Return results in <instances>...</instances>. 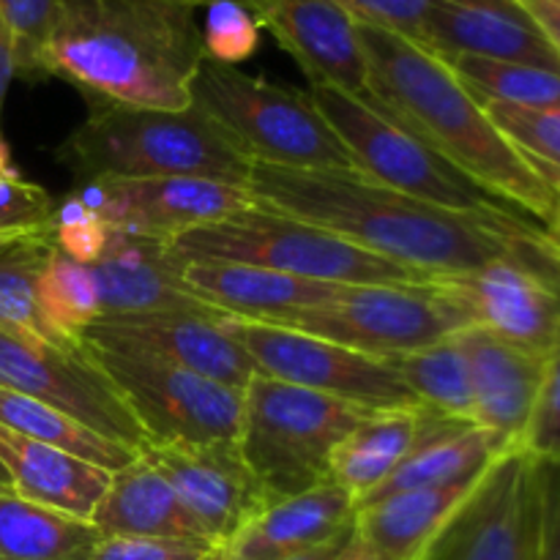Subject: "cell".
Instances as JSON below:
<instances>
[{
  "label": "cell",
  "instance_id": "7a4b0ae2",
  "mask_svg": "<svg viewBox=\"0 0 560 560\" xmlns=\"http://www.w3.org/2000/svg\"><path fill=\"white\" fill-rule=\"evenodd\" d=\"M208 0H60L44 77L74 85L88 102L191 107V80L206 60L200 11Z\"/></svg>",
  "mask_w": 560,
  "mask_h": 560
},
{
  "label": "cell",
  "instance_id": "30bf717a",
  "mask_svg": "<svg viewBox=\"0 0 560 560\" xmlns=\"http://www.w3.org/2000/svg\"><path fill=\"white\" fill-rule=\"evenodd\" d=\"M88 345V342H85ZM135 413L145 446H206L238 438L244 392L140 353L88 345Z\"/></svg>",
  "mask_w": 560,
  "mask_h": 560
},
{
  "label": "cell",
  "instance_id": "44dd1931",
  "mask_svg": "<svg viewBox=\"0 0 560 560\" xmlns=\"http://www.w3.org/2000/svg\"><path fill=\"white\" fill-rule=\"evenodd\" d=\"M474 386V421L509 446L520 448L536 394L545 375L547 355L525 350L481 326L459 331Z\"/></svg>",
  "mask_w": 560,
  "mask_h": 560
},
{
  "label": "cell",
  "instance_id": "5bb4252c",
  "mask_svg": "<svg viewBox=\"0 0 560 560\" xmlns=\"http://www.w3.org/2000/svg\"><path fill=\"white\" fill-rule=\"evenodd\" d=\"M424 560H539L534 459L520 448L503 454Z\"/></svg>",
  "mask_w": 560,
  "mask_h": 560
},
{
  "label": "cell",
  "instance_id": "d590c367",
  "mask_svg": "<svg viewBox=\"0 0 560 560\" xmlns=\"http://www.w3.org/2000/svg\"><path fill=\"white\" fill-rule=\"evenodd\" d=\"M492 124L534 159L541 170L560 173V104L556 107H512V104L481 102Z\"/></svg>",
  "mask_w": 560,
  "mask_h": 560
},
{
  "label": "cell",
  "instance_id": "cb8c5ba5",
  "mask_svg": "<svg viewBox=\"0 0 560 560\" xmlns=\"http://www.w3.org/2000/svg\"><path fill=\"white\" fill-rule=\"evenodd\" d=\"M355 509V498L334 481L301 495L271 501L230 541L228 560H288L301 556L353 528Z\"/></svg>",
  "mask_w": 560,
  "mask_h": 560
},
{
  "label": "cell",
  "instance_id": "ab89813d",
  "mask_svg": "<svg viewBox=\"0 0 560 560\" xmlns=\"http://www.w3.org/2000/svg\"><path fill=\"white\" fill-rule=\"evenodd\" d=\"M520 452L534 463H560V339L545 359V375Z\"/></svg>",
  "mask_w": 560,
  "mask_h": 560
},
{
  "label": "cell",
  "instance_id": "b9f144b4",
  "mask_svg": "<svg viewBox=\"0 0 560 560\" xmlns=\"http://www.w3.org/2000/svg\"><path fill=\"white\" fill-rule=\"evenodd\" d=\"M337 3L355 22L386 27L419 44L432 0H337Z\"/></svg>",
  "mask_w": 560,
  "mask_h": 560
},
{
  "label": "cell",
  "instance_id": "8fae6325",
  "mask_svg": "<svg viewBox=\"0 0 560 560\" xmlns=\"http://www.w3.org/2000/svg\"><path fill=\"white\" fill-rule=\"evenodd\" d=\"M233 331L257 375L320 392L370 413L424 408L405 386L394 361L273 323L235 317Z\"/></svg>",
  "mask_w": 560,
  "mask_h": 560
},
{
  "label": "cell",
  "instance_id": "60d3db41",
  "mask_svg": "<svg viewBox=\"0 0 560 560\" xmlns=\"http://www.w3.org/2000/svg\"><path fill=\"white\" fill-rule=\"evenodd\" d=\"M88 560H228V547L186 539H98Z\"/></svg>",
  "mask_w": 560,
  "mask_h": 560
},
{
  "label": "cell",
  "instance_id": "603a6c76",
  "mask_svg": "<svg viewBox=\"0 0 560 560\" xmlns=\"http://www.w3.org/2000/svg\"><path fill=\"white\" fill-rule=\"evenodd\" d=\"M512 448L514 446H509L506 441H501V438L492 435L485 427L474 424V421L454 419V416H443L427 408L408 457L388 476L386 485L372 492L359 506L370 501H381V498L394 495V492L479 479Z\"/></svg>",
  "mask_w": 560,
  "mask_h": 560
},
{
  "label": "cell",
  "instance_id": "c3c4849f",
  "mask_svg": "<svg viewBox=\"0 0 560 560\" xmlns=\"http://www.w3.org/2000/svg\"><path fill=\"white\" fill-rule=\"evenodd\" d=\"M334 560H377V558L372 556L370 550H366V545L359 539V536H355V528H353V536H350V541L345 545V550L339 552V556Z\"/></svg>",
  "mask_w": 560,
  "mask_h": 560
},
{
  "label": "cell",
  "instance_id": "f6af8a7d",
  "mask_svg": "<svg viewBox=\"0 0 560 560\" xmlns=\"http://www.w3.org/2000/svg\"><path fill=\"white\" fill-rule=\"evenodd\" d=\"M16 77V63H14V44H11L9 31H5L3 20H0V142H3V107L5 96H9L11 80Z\"/></svg>",
  "mask_w": 560,
  "mask_h": 560
},
{
  "label": "cell",
  "instance_id": "3957f363",
  "mask_svg": "<svg viewBox=\"0 0 560 560\" xmlns=\"http://www.w3.org/2000/svg\"><path fill=\"white\" fill-rule=\"evenodd\" d=\"M355 25L366 60V93L495 200L547 228L556 191L545 170L492 124L452 66L399 33Z\"/></svg>",
  "mask_w": 560,
  "mask_h": 560
},
{
  "label": "cell",
  "instance_id": "9a60e30c",
  "mask_svg": "<svg viewBox=\"0 0 560 560\" xmlns=\"http://www.w3.org/2000/svg\"><path fill=\"white\" fill-rule=\"evenodd\" d=\"M113 230L173 241L255 206L246 186L211 178H98L71 186Z\"/></svg>",
  "mask_w": 560,
  "mask_h": 560
},
{
  "label": "cell",
  "instance_id": "4dcf8cb0",
  "mask_svg": "<svg viewBox=\"0 0 560 560\" xmlns=\"http://www.w3.org/2000/svg\"><path fill=\"white\" fill-rule=\"evenodd\" d=\"M392 361L405 386L424 408L474 421V386H470L468 355L459 334Z\"/></svg>",
  "mask_w": 560,
  "mask_h": 560
},
{
  "label": "cell",
  "instance_id": "f546056e",
  "mask_svg": "<svg viewBox=\"0 0 560 560\" xmlns=\"http://www.w3.org/2000/svg\"><path fill=\"white\" fill-rule=\"evenodd\" d=\"M0 427L20 432L31 441L60 448V452L74 454V457L98 465L109 474L126 468V465L140 457V452H135V448L107 441V438L93 432L91 427L80 424L71 416L3 386H0Z\"/></svg>",
  "mask_w": 560,
  "mask_h": 560
},
{
  "label": "cell",
  "instance_id": "d4e9b609",
  "mask_svg": "<svg viewBox=\"0 0 560 560\" xmlns=\"http://www.w3.org/2000/svg\"><path fill=\"white\" fill-rule=\"evenodd\" d=\"M479 479L394 492L355 509V536L377 560H424Z\"/></svg>",
  "mask_w": 560,
  "mask_h": 560
},
{
  "label": "cell",
  "instance_id": "7dc6e473",
  "mask_svg": "<svg viewBox=\"0 0 560 560\" xmlns=\"http://www.w3.org/2000/svg\"><path fill=\"white\" fill-rule=\"evenodd\" d=\"M545 175H547V180H550L552 191H556V208H552V217H550V222H547L545 235H547V241L556 246V252L560 255V173L558 170H545Z\"/></svg>",
  "mask_w": 560,
  "mask_h": 560
},
{
  "label": "cell",
  "instance_id": "6da1fadb",
  "mask_svg": "<svg viewBox=\"0 0 560 560\" xmlns=\"http://www.w3.org/2000/svg\"><path fill=\"white\" fill-rule=\"evenodd\" d=\"M257 206L326 228L350 244L430 277H465L547 238L512 211L468 213L402 195L355 170H293L252 162Z\"/></svg>",
  "mask_w": 560,
  "mask_h": 560
},
{
  "label": "cell",
  "instance_id": "f1b7e54d",
  "mask_svg": "<svg viewBox=\"0 0 560 560\" xmlns=\"http://www.w3.org/2000/svg\"><path fill=\"white\" fill-rule=\"evenodd\" d=\"M102 536L85 520L0 487V560H88Z\"/></svg>",
  "mask_w": 560,
  "mask_h": 560
},
{
  "label": "cell",
  "instance_id": "836d02e7",
  "mask_svg": "<svg viewBox=\"0 0 560 560\" xmlns=\"http://www.w3.org/2000/svg\"><path fill=\"white\" fill-rule=\"evenodd\" d=\"M38 306L60 342H80L85 328L102 315L93 268L52 249L38 282Z\"/></svg>",
  "mask_w": 560,
  "mask_h": 560
},
{
  "label": "cell",
  "instance_id": "484cf974",
  "mask_svg": "<svg viewBox=\"0 0 560 560\" xmlns=\"http://www.w3.org/2000/svg\"><path fill=\"white\" fill-rule=\"evenodd\" d=\"M0 463L11 490L25 501L91 523L113 474L69 452L0 427Z\"/></svg>",
  "mask_w": 560,
  "mask_h": 560
},
{
  "label": "cell",
  "instance_id": "7c38bea8",
  "mask_svg": "<svg viewBox=\"0 0 560 560\" xmlns=\"http://www.w3.org/2000/svg\"><path fill=\"white\" fill-rule=\"evenodd\" d=\"M0 386L71 416L107 441L145 448L135 413L82 339L55 345L0 331Z\"/></svg>",
  "mask_w": 560,
  "mask_h": 560
},
{
  "label": "cell",
  "instance_id": "e575fe53",
  "mask_svg": "<svg viewBox=\"0 0 560 560\" xmlns=\"http://www.w3.org/2000/svg\"><path fill=\"white\" fill-rule=\"evenodd\" d=\"M60 0H0V20L14 44L16 77L25 82L44 77V49L58 16Z\"/></svg>",
  "mask_w": 560,
  "mask_h": 560
},
{
  "label": "cell",
  "instance_id": "d6a6232c",
  "mask_svg": "<svg viewBox=\"0 0 560 560\" xmlns=\"http://www.w3.org/2000/svg\"><path fill=\"white\" fill-rule=\"evenodd\" d=\"M438 55V52H435ZM454 74L468 85L479 102L512 104V107H556L560 104V71L509 60L474 58V55H441Z\"/></svg>",
  "mask_w": 560,
  "mask_h": 560
},
{
  "label": "cell",
  "instance_id": "ac0fdd59",
  "mask_svg": "<svg viewBox=\"0 0 560 560\" xmlns=\"http://www.w3.org/2000/svg\"><path fill=\"white\" fill-rule=\"evenodd\" d=\"M279 47L301 66L310 85L366 93L359 25L337 0H238Z\"/></svg>",
  "mask_w": 560,
  "mask_h": 560
},
{
  "label": "cell",
  "instance_id": "e0dca14e",
  "mask_svg": "<svg viewBox=\"0 0 560 560\" xmlns=\"http://www.w3.org/2000/svg\"><path fill=\"white\" fill-rule=\"evenodd\" d=\"M140 454L162 470L197 528L219 547H228L271 503L235 441L145 446Z\"/></svg>",
  "mask_w": 560,
  "mask_h": 560
},
{
  "label": "cell",
  "instance_id": "74e56055",
  "mask_svg": "<svg viewBox=\"0 0 560 560\" xmlns=\"http://www.w3.org/2000/svg\"><path fill=\"white\" fill-rule=\"evenodd\" d=\"M55 200L47 189L22 178L11 162L5 140L0 142V233H38L49 228Z\"/></svg>",
  "mask_w": 560,
  "mask_h": 560
},
{
  "label": "cell",
  "instance_id": "9c48e42d",
  "mask_svg": "<svg viewBox=\"0 0 560 560\" xmlns=\"http://www.w3.org/2000/svg\"><path fill=\"white\" fill-rule=\"evenodd\" d=\"M282 326L345 348L399 359L474 326L468 306L441 279L427 284H342L331 301Z\"/></svg>",
  "mask_w": 560,
  "mask_h": 560
},
{
  "label": "cell",
  "instance_id": "f907efd6",
  "mask_svg": "<svg viewBox=\"0 0 560 560\" xmlns=\"http://www.w3.org/2000/svg\"><path fill=\"white\" fill-rule=\"evenodd\" d=\"M0 487H11V485H9V474H5L3 463H0Z\"/></svg>",
  "mask_w": 560,
  "mask_h": 560
},
{
  "label": "cell",
  "instance_id": "4fadbf2b",
  "mask_svg": "<svg viewBox=\"0 0 560 560\" xmlns=\"http://www.w3.org/2000/svg\"><path fill=\"white\" fill-rule=\"evenodd\" d=\"M468 306L474 326L547 355L560 339V255L541 241L465 277H441Z\"/></svg>",
  "mask_w": 560,
  "mask_h": 560
},
{
  "label": "cell",
  "instance_id": "5b68a950",
  "mask_svg": "<svg viewBox=\"0 0 560 560\" xmlns=\"http://www.w3.org/2000/svg\"><path fill=\"white\" fill-rule=\"evenodd\" d=\"M178 260L244 262L288 277L328 284H427L435 277L350 244L326 228L249 206L222 222L195 228L170 241Z\"/></svg>",
  "mask_w": 560,
  "mask_h": 560
},
{
  "label": "cell",
  "instance_id": "277c9868",
  "mask_svg": "<svg viewBox=\"0 0 560 560\" xmlns=\"http://www.w3.org/2000/svg\"><path fill=\"white\" fill-rule=\"evenodd\" d=\"M74 184L98 178H211L246 186L252 159L200 107L151 109L88 102V118L58 145Z\"/></svg>",
  "mask_w": 560,
  "mask_h": 560
},
{
  "label": "cell",
  "instance_id": "2e32d148",
  "mask_svg": "<svg viewBox=\"0 0 560 560\" xmlns=\"http://www.w3.org/2000/svg\"><path fill=\"white\" fill-rule=\"evenodd\" d=\"M233 323L235 317L206 315H98L85 328L82 342L153 355L244 392L257 372Z\"/></svg>",
  "mask_w": 560,
  "mask_h": 560
},
{
  "label": "cell",
  "instance_id": "4316f807",
  "mask_svg": "<svg viewBox=\"0 0 560 560\" xmlns=\"http://www.w3.org/2000/svg\"><path fill=\"white\" fill-rule=\"evenodd\" d=\"M91 525L102 539L131 536V539L208 541L184 509L178 492L145 454H140L126 468L115 470L107 492L96 503Z\"/></svg>",
  "mask_w": 560,
  "mask_h": 560
},
{
  "label": "cell",
  "instance_id": "7402d4cb",
  "mask_svg": "<svg viewBox=\"0 0 560 560\" xmlns=\"http://www.w3.org/2000/svg\"><path fill=\"white\" fill-rule=\"evenodd\" d=\"M184 282L197 299L224 315L252 323H273V326H282L299 312L326 304L342 288V284L288 277L271 268L217 260L184 262Z\"/></svg>",
  "mask_w": 560,
  "mask_h": 560
},
{
  "label": "cell",
  "instance_id": "52a82bcc",
  "mask_svg": "<svg viewBox=\"0 0 560 560\" xmlns=\"http://www.w3.org/2000/svg\"><path fill=\"white\" fill-rule=\"evenodd\" d=\"M191 104L228 129L252 162L361 173L310 93L206 58L191 80Z\"/></svg>",
  "mask_w": 560,
  "mask_h": 560
},
{
  "label": "cell",
  "instance_id": "bcb514c9",
  "mask_svg": "<svg viewBox=\"0 0 560 560\" xmlns=\"http://www.w3.org/2000/svg\"><path fill=\"white\" fill-rule=\"evenodd\" d=\"M353 528H355V523H353ZM353 528L345 530V534H339V536H334V539H328L326 545H317V547H312V550L301 552V556H293L288 560H334L339 556V552L345 550V545L350 541V536H353Z\"/></svg>",
  "mask_w": 560,
  "mask_h": 560
},
{
  "label": "cell",
  "instance_id": "ee69618b",
  "mask_svg": "<svg viewBox=\"0 0 560 560\" xmlns=\"http://www.w3.org/2000/svg\"><path fill=\"white\" fill-rule=\"evenodd\" d=\"M517 3L528 11L560 58V0H517Z\"/></svg>",
  "mask_w": 560,
  "mask_h": 560
},
{
  "label": "cell",
  "instance_id": "681fc988",
  "mask_svg": "<svg viewBox=\"0 0 560 560\" xmlns=\"http://www.w3.org/2000/svg\"><path fill=\"white\" fill-rule=\"evenodd\" d=\"M25 235H31V233H0V257H3L5 252L11 249V246L20 244V241L25 238Z\"/></svg>",
  "mask_w": 560,
  "mask_h": 560
},
{
  "label": "cell",
  "instance_id": "8d00e7d4",
  "mask_svg": "<svg viewBox=\"0 0 560 560\" xmlns=\"http://www.w3.org/2000/svg\"><path fill=\"white\" fill-rule=\"evenodd\" d=\"M260 47V25L238 0H208L202 49L208 60L238 66Z\"/></svg>",
  "mask_w": 560,
  "mask_h": 560
},
{
  "label": "cell",
  "instance_id": "f35d334b",
  "mask_svg": "<svg viewBox=\"0 0 560 560\" xmlns=\"http://www.w3.org/2000/svg\"><path fill=\"white\" fill-rule=\"evenodd\" d=\"M109 233L113 228L71 191L63 200L55 202L52 219H49V238H52L55 249L63 252L71 260L93 266L102 257Z\"/></svg>",
  "mask_w": 560,
  "mask_h": 560
},
{
  "label": "cell",
  "instance_id": "7bdbcfd3",
  "mask_svg": "<svg viewBox=\"0 0 560 560\" xmlns=\"http://www.w3.org/2000/svg\"><path fill=\"white\" fill-rule=\"evenodd\" d=\"M539 560H560V463H536Z\"/></svg>",
  "mask_w": 560,
  "mask_h": 560
},
{
  "label": "cell",
  "instance_id": "1f68e13d",
  "mask_svg": "<svg viewBox=\"0 0 560 560\" xmlns=\"http://www.w3.org/2000/svg\"><path fill=\"white\" fill-rule=\"evenodd\" d=\"M52 249L47 228L25 235L0 257V331L3 334L69 345L55 337L38 306V282Z\"/></svg>",
  "mask_w": 560,
  "mask_h": 560
},
{
  "label": "cell",
  "instance_id": "ffe728a7",
  "mask_svg": "<svg viewBox=\"0 0 560 560\" xmlns=\"http://www.w3.org/2000/svg\"><path fill=\"white\" fill-rule=\"evenodd\" d=\"M421 47L560 71V58L517 0H432Z\"/></svg>",
  "mask_w": 560,
  "mask_h": 560
},
{
  "label": "cell",
  "instance_id": "8992f818",
  "mask_svg": "<svg viewBox=\"0 0 560 560\" xmlns=\"http://www.w3.org/2000/svg\"><path fill=\"white\" fill-rule=\"evenodd\" d=\"M370 410L342 399L255 375L244 388L238 452L271 501L331 481L339 443Z\"/></svg>",
  "mask_w": 560,
  "mask_h": 560
},
{
  "label": "cell",
  "instance_id": "d6986e66",
  "mask_svg": "<svg viewBox=\"0 0 560 560\" xmlns=\"http://www.w3.org/2000/svg\"><path fill=\"white\" fill-rule=\"evenodd\" d=\"M102 315H206L230 317L197 299L184 282V260L170 241L113 230L93 262Z\"/></svg>",
  "mask_w": 560,
  "mask_h": 560
},
{
  "label": "cell",
  "instance_id": "ba28073f",
  "mask_svg": "<svg viewBox=\"0 0 560 560\" xmlns=\"http://www.w3.org/2000/svg\"><path fill=\"white\" fill-rule=\"evenodd\" d=\"M310 98L326 115L339 140L353 153L361 173L402 195L452 211L492 213L512 211L481 189L476 180L459 173L452 162L432 151L408 126L399 124L370 93H345L337 88L312 85ZM517 213V211H512Z\"/></svg>",
  "mask_w": 560,
  "mask_h": 560
},
{
  "label": "cell",
  "instance_id": "83f0119b",
  "mask_svg": "<svg viewBox=\"0 0 560 560\" xmlns=\"http://www.w3.org/2000/svg\"><path fill=\"white\" fill-rule=\"evenodd\" d=\"M427 408L375 410L339 443L331 463V481L355 498V506L381 490L388 476L402 465L419 435Z\"/></svg>",
  "mask_w": 560,
  "mask_h": 560
}]
</instances>
